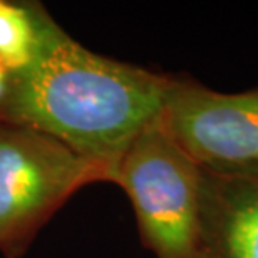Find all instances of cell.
<instances>
[{
	"label": "cell",
	"mask_w": 258,
	"mask_h": 258,
	"mask_svg": "<svg viewBox=\"0 0 258 258\" xmlns=\"http://www.w3.org/2000/svg\"><path fill=\"white\" fill-rule=\"evenodd\" d=\"M171 79L92 52L47 17L34 59L10 74L0 121L49 134L114 183L127 148L161 116Z\"/></svg>",
	"instance_id": "1"
},
{
	"label": "cell",
	"mask_w": 258,
	"mask_h": 258,
	"mask_svg": "<svg viewBox=\"0 0 258 258\" xmlns=\"http://www.w3.org/2000/svg\"><path fill=\"white\" fill-rule=\"evenodd\" d=\"M107 181L97 164L49 134L0 121V250L14 256L69 196Z\"/></svg>",
	"instance_id": "3"
},
{
	"label": "cell",
	"mask_w": 258,
	"mask_h": 258,
	"mask_svg": "<svg viewBox=\"0 0 258 258\" xmlns=\"http://www.w3.org/2000/svg\"><path fill=\"white\" fill-rule=\"evenodd\" d=\"M159 122L201 169L258 171V89L225 94L171 79Z\"/></svg>",
	"instance_id": "4"
},
{
	"label": "cell",
	"mask_w": 258,
	"mask_h": 258,
	"mask_svg": "<svg viewBox=\"0 0 258 258\" xmlns=\"http://www.w3.org/2000/svg\"><path fill=\"white\" fill-rule=\"evenodd\" d=\"M114 183L127 193L141 236L156 258H198L203 169L159 117L127 148Z\"/></svg>",
	"instance_id": "2"
},
{
	"label": "cell",
	"mask_w": 258,
	"mask_h": 258,
	"mask_svg": "<svg viewBox=\"0 0 258 258\" xmlns=\"http://www.w3.org/2000/svg\"><path fill=\"white\" fill-rule=\"evenodd\" d=\"M9 81H10V72L5 69L2 64H0V104H2L5 94H7Z\"/></svg>",
	"instance_id": "7"
},
{
	"label": "cell",
	"mask_w": 258,
	"mask_h": 258,
	"mask_svg": "<svg viewBox=\"0 0 258 258\" xmlns=\"http://www.w3.org/2000/svg\"><path fill=\"white\" fill-rule=\"evenodd\" d=\"M198 258H258V171L203 169Z\"/></svg>",
	"instance_id": "5"
},
{
	"label": "cell",
	"mask_w": 258,
	"mask_h": 258,
	"mask_svg": "<svg viewBox=\"0 0 258 258\" xmlns=\"http://www.w3.org/2000/svg\"><path fill=\"white\" fill-rule=\"evenodd\" d=\"M47 17V12L35 4L0 0V64L10 74L34 59Z\"/></svg>",
	"instance_id": "6"
}]
</instances>
